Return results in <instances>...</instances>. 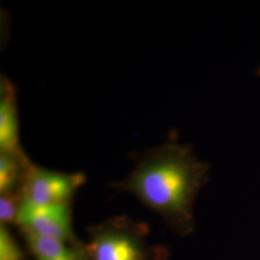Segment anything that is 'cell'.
Segmentation results:
<instances>
[{"label": "cell", "mask_w": 260, "mask_h": 260, "mask_svg": "<svg viewBox=\"0 0 260 260\" xmlns=\"http://www.w3.org/2000/svg\"><path fill=\"white\" fill-rule=\"evenodd\" d=\"M0 260H26L25 251L11 233L9 226L0 224Z\"/></svg>", "instance_id": "9"}, {"label": "cell", "mask_w": 260, "mask_h": 260, "mask_svg": "<svg viewBox=\"0 0 260 260\" xmlns=\"http://www.w3.org/2000/svg\"><path fill=\"white\" fill-rule=\"evenodd\" d=\"M28 252L34 260H86L84 243L73 245L20 231Z\"/></svg>", "instance_id": "6"}, {"label": "cell", "mask_w": 260, "mask_h": 260, "mask_svg": "<svg viewBox=\"0 0 260 260\" xmlns=\"http://www.w3.org/2000/svg\"><path fill=\"white\" fill-rule=\"evenodd\" d=\"M21 205V193L0 194V224L17 225Z\"/></svg>", "instance_id": "8"}, {"label": "cell", "mask_w": 260, "mask_h": 260, "mask_svg": "<svg viewBox=\"0 0 260 260\" xmlns=\"http://www.w3.org/2000/svg\"><path fill=\"white\" fill-rule=\"evenodd\" d=\"M85 182L83 173L56 172L32 164L22 186V202L34 205H73Z\"/></svg>", "instance_id": "3"}, {"label": "cell", "mask_w": 260, "mask_h": 260, "mask_svg": "<svg viewBox=\"0 0 260 260\" xmlns=\"http://www.w3.org/2000/svg\"><path fill=\"white\" fill-rule=\"evenodd\" d=\"M17 90L5 76L0 80V153H21Z\"/></svg>", "instance_id": "5"}, {"label": "cell", "mask_w": 260, "mask_h": 260, "mask_svg": "<svg viewBox=\"0 0 260 260\" xmlns=\"http://www.w3.org/2000/svg\"><path fill=\"white\" fill-rule=\"evenodd\" d=\"M32 164L24 151L0 153V194L21 193L28 170Z\"/></svg>", "instance_id": "7"}, {"label": "cell", "mask_w": 260, "mask_h": 260, "mask_svg": "<svg viewBox=\"0 0 260 260\" xmlns=\"http://www.w3.org/2000/svg\"><path fill=\"white\" fill-rule=\"evenodd\" d=\"M257 74H258V75L260 76V66L259 68H258V72H257Z\"/></svg>", "instance_id": "10"}, {"label": "cell", "mask_w": 260, "mask_h": 260, "mask_svg": "<svg viewBox=\"0 0 260 260\" xmlns=\"http://www.w3.org/2000/svg\"><path fill=\"white\" fill-rule=\"evenodd\" d=\"M149 225L115 216L87 229L86 260H167L164 246L149 241Z\"/></svg>", "instance_id": "2"}, {"label": "cell", "mask_w": 260, "mask_h": 260, "mask_svg": "<svg viewBox=\"0 0 260 260\" xmlns=\"http://www.w3.org/2000/svg\"><path fill=\"white\" fill-rule=\"evenodd\" d=\"M129 175L112 187L134 196L180 237L194 233L196 200L209 179L208 165L188 145L170 141L134 156Z\"/></svg>", "instance_id": "1"}, {"label": "cell", "mask_w": 260, "mask_h": 260, "mask_svg": "<svg viewBox=\"0 0 260 260\" xmlns=\"http://www.w3.org/2000/svg\"><path fill=\"white\" fill-rule=\"evenodd\" d=\"M72 205H34L22 202L17 226L19 231L79 245L82 241L75 235Z\"/></svg>", "instance_id": "4"}]
</instances>
